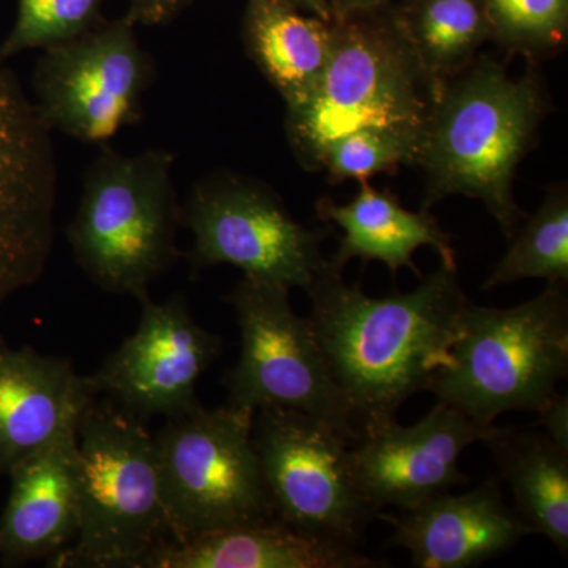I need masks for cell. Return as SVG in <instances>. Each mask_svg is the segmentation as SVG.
I'll use <instances>...</instances> for the list:
<instances>
[{"label":"cell","mask_w":568,"mask_h":568,"mask_svg":"<svg viewBox=\"0 0 568 568\" xmlns=\"http://www.w3.org/2000/svg\"><path fill=\"white\" fill-rule=\"evenodd\" d=\"M7 347H9V346L6 345V342H3L2 335H0V354H2L3 351L7 349Z\"/></svg>","instance_id":"4dcf8cb0"},{"label":"cell","mask_w":568,"mask_h":568,"mask_svg":"<svg viewBox=\"0 0 568 568\" xmlns=\"http://www.w3.org/2000/svg\"><path fill=\"white\" fill-rule=\"evenodd\" d=\"M538 425L556 446L568 452V396L556 392L538 413Z\"/></svg>","instance_id":"83f0119b"},{"label":"cell","mask_w":568,"mask_h":568,"mask_svg":"<svg viewBox=\"0 0 568 568\" xmlns=\"http://www.w3.org/2000/svg\"><path fill=\"white\" fill-rule=\"evenodd\" d=\"M174 162L163 149L126 155L104 144L85 171L67 235L74 260L103 291L141 298L181 254Z\"/></svg>","instance_id":"8992f818"},{"label":"cell","mask_w":568,"mask_h":568,"mask_svg":"<svg viewBox=\"0 0 568 568\" xmlns=\"http://www.w3.org/2000/svg\"><path fill=\"white\" fill-rule=\"evenodd\" d=\"M9 477L10 496L0 518V559L6 566L51 560L77 536V428L14 466Z\"/></svg>","instance_id":"e0dca14e"},{"label":"cell","mask_w":568,"mask_h":568,"mask_svg":"<svg viewBox=\"0 0 568 568\" xmlns=\"http://www.w3.org/2000/svg\"><path fill=\"white\" fill-rule=\"evenodd\" d=\"M491 41L507 58L523 55L529 63L544 61L566 48L568 0H481Z\"/></svg>","instance_id":"cb8c5ba5"},{"label":"cell","mask_w":568,"mask_h":568,"mask_svg":"<svg viewBox=\"0 0 568 568\" xmlns=\"http://www.w3.org/2000/svg\"><path fill=\"white\" fill-rule=\"evenodd\" d=\"M387 560L361 549L306 537L271 519L164 541L144 568H384Z\"/></svg>","instance_id":"d6986e66"},{"label":"cell","mask_w":568,"mask_h":568,"mask_svg":"<svg viewBox=\"0 0 568 568\" xmlns=\"http://www.w3.org/2000/svg\"><path fill=\"white\" fill-rule=\"evenodd\" d=\"M286 2L293 3L294 7L305 11V13L315 14L317 18H323V20L332 22L325 0H286Z\"/></svg>","instance_id":"f546056e"},{"label":"cell","mask_w":568,"mask_h":568,"mask_svg":"<svg viewBox=\"0 0 568 568\" xmlns=\"http://www.w3.org/2000/svg\"><path fill=\"white\" fill-rule=\"evenodd\" d=\"M547 112L536 63L515 80L504 63L477 55L444 84L426 123L416 164L425 175L420 209L432 211L455 194L478 200L510 239L526 219L515 201V178Z\"/></svg>","instance_id":"7a4b0ae2"},{"label":"cell","mask_w":568,"mask_h":568,"mask_svg":"<svg viewBox=\"0 0 568 568\" xmlns=\"http://www.w3.org/2000/svg\"><path fill=\"white\" fill-rule=\"evenodd\" d=\"M106 0H18L13 29L0 44V59L47 50L92 31L104 20Z\"/></svg>","instance_id":"d4e9b609"},{"label":"cell","mask_w":568,"mask_h":568,"mask_svg":"<svg viewBox=\"0 0 568 568\" xmlns=\"http://www.w3.org/2000/svg\"><path fill=\"white\" fill-rule=\"evenodd\" d=\"M497 428L437 402L416 425L392 420L362 433L349 447L355 481L377 514L386 507L409 510L466 485L469 477L458 466L462 455Z\"/></svg>","instance_id":"5bb4252c"},{"label":"cell","mask_w":568,"mask_h":568,"mask_svg":"<svg viewBox=\"0 0 568 568\" xmlns=\"http://www.w3.org/2000/svg\"><path fill=\"white\" fill-rule=\"evenodd\" d=\"M241 331V357L227 372L226 405L254 413L297 410L358 439L351 407L336 386L310 317L298 316L290 290L244 276L227 295Z\"/></svg>","instance_id":"ba28073f"},{"label":"cell","mask_w":568,"mask_h":568,"mask_svg":"<svg viewBox=\"0 0 568 568\" xmlns=\"http://www.w3.org/2000/svg\"><path fill=\"white\" fill-rule=\"evenodd\" d=\"M242 39L246 55L287 106L315 91L331 58L332 22L286 0H246Z\"/></svg>","instance_id":"ffe728a7"},{"label":"cell","mask_w":568,"mask_h":568,"mask_svg":"<svg viewBox=\"0 0 568 568\" xmlns=\"http://www.w3.org/2000/svg\"><path fill=\"white\" fill-rule=\"evenodd\" d=\"M313 328L358 436L395 420L450 362L469 298L457 268L440 264L410 293L372 297L328 263L305 291Z\"/></svg>","instance_id":"6da1fadb"},{"label":"cell","mask_w":568,"mask_h":568,"mask_svg":"<svg viewBox=\"0 0 568 568\" xmlns=\"http://www.w3.org/2000/svg\"><path fill=\"white\" fill-rule=\"evenodd\" d=\"M253 414L200 406L168 418L153 436L171 541L276 519L253 444Z\"/></svg>","instance_id":"52a82bcc"},{"label":"cell","mask_w":568,"mask_h":568,"mask_svg":"<svg viewBox=\"0 0 568 568\" xmlns=\"http://www.w3.org/2000/svg\"><path fill=\"white\" fill-rule=\"evenodd\" d=\"M126 2H129V10L125 17L134 26L155 28L175 20L183 10L192 6L194 0H126Z\"/></svg>","instance_id":"4316f807"},{"label":"cell","mask_w":568,"mask_h":568,"mask_svg":"<svg viewBox=\"0 0 568 568\" xmlns=\"http://www.w3.org/2000/svg\"><path fill=\"white\" fill-rule=\"evenodd\" d=\"M394 3V2H392ZM332 21V50L315 91L286 108L284 130L295 160L317 173L339 138L375 132L416 155L439 89L418 61L394 6Z\"/></svg>","instance_id":"3957f363"},{"label":"cell","mask_w":568,"mask_h":568,"mask_svg":"<svg viewBox=\"0 0 568 568\" xmlns=\"http://www.w3.org/2000/svg\"><path fill=\"white\" fill-rule=\"evenodd\" d=\"M252 437L275 518L306 537L361 549L379 514L362 496L351 440L308 414L254 410Z\"/></svg>","instance_id":"9c48e42d"},{"label":"cell","mask_w":568,"mask_h":568,"mask_svg":"<svg viewBox=\"0 0 568 568\" xmlns=\"http://www.w3.org/2000/svg\"><path fill=\"white\" fill-rule=\"evenodd\" d=\"M181 223L193 235L196 271L233 265L248 278L306 291L328 267L327 231L298 223L271 186L248 175L220 171L194 183Z\"/></svg>","instance_id":"30bf717a"},{"label":"cell","mask_w":568,"mask_h":568,"mask_svg":"<svg viewBox=\"0 0 568 568\" xmlns=\"http://www.w3.org/2000/svg\"><path fill=\"white\" fill-rule=\"evenodd\" d=\"M399 166H416V155L395 138L375 132H355L328 145L320 171L328 182H368L376 174H395Z\"/></svg>","instance_id":"484cf974"},{"label":"cell","mask_w":568,"mask_h":568,"mask_svg":"<svg viewBox=\"0 0 568 568\" xmlns=\"http://www.w3.org/2000/svg\"><path fill=\"white\" fill-rule=\"evenodd\" d=\"M394 0H325L332 21L346 20L355 14L369 13L390 6Z\"/></svg>","instance_id":"f1b7e54d"},{"label":"cell","mask_w":568,"mask_h":568,"mask_svg":"<svg viewBox=\"0 0 568 568\" xmlns=\"http://www.w3.org/2000/svg\"><path fill=\"white\" fill-rule=\"evenodd\" d=\"M568 373L566 284L511 308L467 302L450 362L429 392L478 425L511 410L540 413Z\"/></svg>","instance_id":"277c9868"},{"label":"cell","mask_w":568,"mask_h":568,"mask_svg":"<svg viewBox=\"0 0 568 568\" xmlns=\"http://www.w3.org/2000/svg\"><path fill=\"white\" fill-rule=\"evenodd\" d=\"M52 130L0 59V306L39 282L54 244Z\"/></svg>","instance_id":"7c38bea8"},{"label":"cell","mask_w":568,"mask_h":568,"mask_svg":"<svg viewBox=\"0 0 568 568\" xmlns=\"http://www.w3.org/2000/svg\"><path fill=\"white\" fill-rule=\"evenodd\" d=\"M78 529L50 567L144 568L171 540L155 437L112 403L85 407L77 426Z\"/></svg>","instance_id":"5b68a950"},{"label":"cell","mask_w":568,"mask_h":568,"mask_svg":"<svg viewBox=\"0 0 568 568\" xmlns=\"http://www.w3.org/2000/svg\"><path fill=\"white\" fill-rule=\"evenodd\" d=\"M97 398L88 376L67 358L32 347L0 354V474L37 454L62 433L77 428Z\"/></svg>","instance_id":"2e32d148"},{"label":"cell","mask_w":568,"mask_h":568,"mask_svg":"<svg viewBox=\"0 0 568 568\" xmlns=\"http://www.w3.org/2000/svg\"><path fill=\"white\" fill-rule=\"evenodd\" d=\"M155 63L126 17L103 20L77 39L47 48L33 70L36 106L52 132L108 144L142 119Z\"/></svg>","instance_id":"8fae6325"},{"label":"cell","mask_w":568,"mask_h":568,"mask_svg":"<svg viewBox=\"0 0 568 568\" xmlns=\"http://www.w3.org/2000/svg\"><path fill=\"white\" fill-rule=\"evenodd\" d=\"M395 17L439 91L491 41L481 0H399Z\"/></svg>","instance_id":"7402d4cb"},{"label":"cell","mask_w":568,"mask_h":568,"mask_svg":"<svg viewBox=\"0 0 568 568\" xmlns=\"http://www.w3.org/2000/svg\"><path fill=\"white\" fill-rule=\"evenodd\" d=\"M317 219L334 223L342 230L338 250L328 263L335 271H345L353 260L383 263L396 276L410 268L420 278L414 253L429 246L440 257V264L457 268L452 237L440 227L436 216L420 209L407 211L392 190L376 189L369 182L358 183V192L346 204L321 197L316 203Z\"/></svg>","instance_id":"ac0fdd59"},{"label":"cell","mask_w":568,"mask_h":568,"mask_svg":"<svg viewBox=\"0 0 568 568\" xmlns=\"http://www.w3.org/2000/svg\"><path fill=\"white\" fill-rule=\"evenodd\" d=\"M377 519L394 528L388 545L406 549L418 568L478 567L532 536L495 480L463 495L433 497L399 515L381 511Z\"/></svg>","instance_id":"9a60e30c"},{"label":"cell","mask_w":568,"mask_h":568,"mask_svg":"<svg viewBox=\"0 0 568 568\" xmlns=\"http://www.w3.org/2000/svg\"><path fill=\"white\" fill-rule=\"evenodd\" d=\"M523 222L511 235L507 253L485 282V291L528 278L568 283L567 183L549 185L538 211L526 215Z\"/></svg>","instance_id":"603a6c76"},{"label":"cell","mask_w":568,"mask_h":568,"mask_svg":"<svg viewBox=\"0 0 568 568\" xmlns=\"http://www.w3.org/2000/svg\"><path fill=\"white\" fill-rule=\"evenodd\" d=\"M140 302L136 332L89 381L97 396L133 416H183L201 406L197 381L222 353V339L193 320L182 295L156 304L145 294Z\"/></svg>","instance_id":"4fadbf2b"},{"label":"cell","mask_w":568,"mask_h":568,"mask_svg":"<svg viewBox=\"0 0 568 568\" xmlns=\"http://www.w3.org/2000/svg\"><path fill=\"white\" fill-rule=\"evenodd\" d=\"M485 444L515 499V514L530 532L568 555V452L544 432L497 428Z\"/></svg>","instance_id":"44dd1931"}]
</instances>
